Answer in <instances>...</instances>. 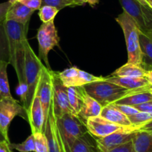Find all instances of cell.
<instances>
[{"label": "cell", "mask_w": 152, "mask_h": 152, "mask_svg": "<svg viewBox=\"0 0 152 152\" xmlns=\"http://www.w3.org/2000/svg\"><path fill=\"white\" fill-rule=\"evenodd\" d=\"M8 38L10 64L17 73L19 85H26L24 74V43L27 40L29 23L21 24L13 20L3 23Z\"/></svg>", "instance_id": "obj_1"}, {"label": "cell", "mask_w": 152, "mask_h": 152, "mask_svg": "<svg viewBox=\"0 0 152 152\" xmlns=\"http://www.w3.org/2000/svg\"><path fill=\"white\" fill-rule=\"evenodd\" d=\"M87 93L96 99L102 107L114 104L123 97L138 93V92L149 91L152 85L140 90H128L126 88L116 85L113 83L105 81H97L84 86Z\"/></svg>", "instance_id": "obj_2"}, {"label": "cell", "mask_w": 152, "mask_h": 152, "mask_svg": "<svg viewBox=\"0 0 152 152\" xmlns=\"http://www.w3.org/2000/svg\"><path fill=\"white\" fill-rule=\"evenodd\" d=\"M120 26L126 42L128 63L141 65V49L140 43V29L134 20L123 11L116 18Z\"/></svg>", "instance_id": "obj_3"}, {"label": "cell", "mask_w": 152, "mask_h": 152, "mask_svg": "<svg viewBox=\"0 0 152 152\" xmlns=\"http://www.w3.org/2000/svg\"><path fill=\"white\" fill-rule=\"evenodd\" d=\"M43 66L41 60L34 52L27 39L24 43V74L28 87L25 108L27 111L36 92Z\"/></svg>", "instance_id": "obj_4"}, {"label": "cell", "mask_w": 152, "mask_h": 152, "mask_svg": "<svg viewBox=\"0 0 152 152\" xmlns=\"http://www.w3.org/2000/svg\"><path fill=\"white\" fill-rule=\"evenodd\" d=\"M56 119L57 126L66 152H69L73 142L88 132L86 123L78 115L68 113Z\"/></svg>", "instance_id": "obj_5"}, {"label": "cell", "mask_w": 152, "mask_h": 152, "mask_svg": "<svg viewBox=\"0 0 152 152\" xmlns=\"http://www.w3.org/2000/svg\"><path fill=\"white\" fill-rule=\"evenodd\" d=\"M119 2L142 33L152 31V9L145 0H119Z\"/></svg>", "instance_id": "obj_6"}, {"label": "cell", "mask_w": 152, "mask_h": 152, "mask_svg": "<svg viewBox=\"0 0 152 152\" xmlns=\"http://www.w3.org/2000/svg\"><path fill=\"white\" fill-rule=\"evenodd\" d=\"M54 20L42 23L38 28L37 35L39 49L38 58L45 63V66L49 69H51V68L48 55L52 49L59 45L60 42V37L58 36V31L55 28Z\"/></svg>", "instance_id": "obj_7"}, {"label": "cell", "mask_w": 152, "mask_h": 152, "mask_svg": "<svg viewBox=\"0 0 152 152\" xmlns=\"http://www.w3.org/2000/svg\"><path fill=\"white\" fill-rule=\"evenodd\" d=\"M17 116L28 121L27 110L15 99H0V130L8 140L10 124Z\"/></svg>", "instance_id": "obj_8"}, {"label": "cell", "mask_w": 152, "mask_h": 152, "mask_svg": "<svg viewBox=\"0 0 152 152\" xmlns=\"http://www.w3.org/2000/svg\"><path fill=\"white\" fill-rule=\"evenodd\" d=\"M58 77L65 87H81L104 80V77L96 76L77 66H72L62 72H57Z\"/></svg>", "instance_id": "obj_9"}, {"label": "cell", "mask_w": 152, "mask_h": 152, "mask_svg": "<svg viewBox=\"0 0 152 152\" xmlns=\"http://www.w3.org/2000/svg\"><path fill=\"white\" fill-rule=\"evenodd\" d=\"M52 107L55 118L62 116L65 113H74L70 107L67 93V87L63 84L57 72L52 70Z\"/></svg>", "instance_id": "obj_10"}, {"label": "cell", "mask_w": 152, "mask_h": 152, "mask_svg": "<svg viewBox=\"0 0 152 152\" xmlns=\"http://www.w3.org/2000/svg\"><path fill=\"white\" fill-rule=\"evenodd\" d=\"M139 131L135 127H122L118 131L106 137L96 138L98 146L102 152H105L111 148L121 145L131 141L136 132Z\"/></svg>", "instance_id": "obj_11"}, {"label": "cell", "mask_w": 152, "mask_h": 152, "mask_svg": "<svg viewBox=\"0 0 152 152\" xmlns=\"http://www.w3.org/2000/svg\"><path fill=\"white\" fill-rule=\"evenodd\" d=\"M35 94L40 98L46 121L52 103V69H47L45 65L42 69Z\"/></svg>", "instance_id": "obj_12"}, {"label": "cell", "mask_w": 152, "mask_h": 152, "mask_svg": "<svg viewBox=\"0 0 152 152\" xmlns=\"http://www.w3.org/2000/svg\"><path fill=\"white\" fill-rule=\"evenodd\" d=\"M43 133L46 136L49 145V152H66L63 145L61 135L58 131L55 114H54L52 103L49 110V116L46 121Z\"/></svg>", "instance_id": "obj_13"}, {"label": "cell", "mask_w": 152, "mask_h": 152, "mask_svg": "<svg viewBox=\"0 0 152 152\" xmlns=\"http://www.w3.org/2000/svg\"><path fill=\"white\" fill-rule=\"evenodd\" d=\"M28 122L31 129V134L43 132L45 126V114L39 96L34 94L28 109Z\"/></svg>", "instance_id": "obj_14"}, {"label": "cell", "mask_w": 152, "mask_h": 152, "mask_svg": "<svg viewBox=\"0 0 152 152\" xmlns=\"http://www.w3.org/2000/svg\"><path fill=\"white\" fill-rule=\"evenodd\" d=\"M85 123L88 132L96 138L106 137L122 128L101 116L90 118L85 121Z\"/></svg>", "instance_id": "obj_15"}, {"label": "cell", "mask_w": 152, "mask_h": 152, "mask_svg": "<svg viewBox=\"0 0 152 152\" xmlns=\"http://www.w3.org/2000/svg\"><path fill=\"white\" fill-rule=\"evenodd\" d=\"M104 81L113 83L128 90H140L149 87L151 84L145 78H130V77H104Z\"/></svg>", "instance_id": "obj_16"}, {"label": "cell", "mask_w": 152, "mask_h": 152, "mask_svg": "<svg viewBox=\"0 0 152 152\" xmlns=\"http://www.w3.org/2000/svg\"><path fill=\"white\" fill-rule=\"evenodd\" d=\"M100 116L121 127H133L128 116L121 112L113 104L103 107Z\"/></svg>", "instance_id": "obj_17"}, {"label": "cell", "mask_w": 152, "mask_h": 152, "mask_svg": "<svg viewBox=\"0 0 152 152\" xmlns=\"http://www.w3.org/2000/svg\"><path fill=\"white\" fill-rule=\"evenodd\" d=\"M34 12V11L21 2H17L11 5L7 13L6 20H13L21 24H27Z\"/></svg>", "instance_id": "obj_18"}, {"label": "cell", "mask_w": 152, "mask_h": 152, "mask_svg": "<svg viewBox=\"0 0 152 152\" xmlns=\"http://www.w3.org/2000/svg\"><path fill=\"white\" fill-rule=\"evenodd\" d=\"M69 152H101V151L96 137L87 132L73 142Z\"/></svg>", "instance_id": "obj_19"}, {"label": "cell", "mask_w": 152, "mask_h": 152, "mask_svg": "<svg viewBox=\"0 0 152 152\" xmlns=\"http://www.w3.org/2000/svg\"><path fill=\"white\" fill-rule=\"evenodd\" d=\"M141 66L146 71L152 70V39L140 31Z\"/></svg>", "instance_id": "obj_20"}, {"label": "cell", "mask_w": 152, "mask_h": 152, "mask_svg": "<svg viewBox=\"0 0 152 152\" xmlns=\"http://www.w3.org/2000/svg\"><path fill=\"white\" fill-rule=\"evenodd\" d=\"M103 107L88 93H86L84 96V102L81 108L78 116L83 119L87 120L92 117L100 116Z\"/></svg>", "instance_id": "obj_21"}, {"label": "cell", "mask_w": 152, "mask_h": 152, "mask_svg": "<svg viewBox=\"0 0 152 152\" xmlns=\"http://www.w3.org/2000/svg\"><path fill=\"white\" fill-rule=\"evenodd\" d=\"M68 99L72 110L76 115H78L84 102V96L87 91L84 86L81 87H67Z\"/></svg>", "instance_id": "obj_22"}, {"label": "cell", "mask_w": 152, "mask_h": 152, "mask_svg": "<svg viewBox=\"0 0 152 152\" xmlns=\"http://www.w3.org/2000/svg\"><path fill=\"white\" fill-rule=\"evenodd\" d=\"M147 71L141 66L128 63L116 69L110 76L116 77H130V78H145Z\"/></svg>", "instance_id": "obj_23"}, {"label": "cell", "mask_w": 152, "mask_h": 152, "mask_svg": "<svg viewBox=\"0 0 152 152\" xmlns=\"http://www.w3.org/2000/svg\"><path fill=\"white\" fill-rule=\"evenodd\" d=\"M132 142L136 152H152V134L139 130Z\"/></svg>", "instance_id": "obj_24"}, {"label": "cell", "mask_w": 152, "mask_h": 152, "mask_svg": "<svg viewBox=\"0 0 152 152\" xmlns=\"http://www.w3.org/2000/svg\"><path fill=\"white\" fill-rule=\"evenodd\" d=\"M148 102H152V94L148 91H143L128 95L118 100L114 104H127L134 107Z\"/></svg>", "instance_id": "obj_25"}, {"label": "cell", "mask_w": 152, "mask_h": 152, "mask_svg": "<svg viewBox=\"0 0 152 152\" xmlns=\"http://www.w3.org/2000/svg\"><path fill=\"white\" fill-rule=\"evenodd\" d=\"M9 63L5 61H0V99H14L10 91V86L8 83L7 68Z\"/></svg>", "instance_id": "obj_26"}, {"label": "cell", "mask_w": 152, "mask_h": 152, "mask_svg": "<svg viewBox=\"0 0 152 152\" xmlns=\"http://www.w3.org/2000/svg\"><path fill=\"white\" fill-rule=\"evenodd\" d=\"M0 61H5L10 64L8 38L3 23L0 24Z\"/></svg>", "instance_id": "obj_27"}, {"label": "cell", "mask_w": 152, "mask_h": 152, "mask_svg": "<svg viewBox=\"0 0 152 152\" xmlns=\"http://www.w3.org/2000/svg\"><path fill=\"white\" fill-rule=\"evenodd\" d=\"M128 119L133 127L140 129L142 126L152 120V113L139 111L137 113L134 114L133 116H128Z\"/></svg>", "instance_id": "obj_28"}, {"label": "cell", "mask_w": 152, "mask_h": 152, "mask_svg": "<svg viewBox=\"0 0 152 152\" xmlns=\"http://www.w3.org/2000/svg\"><path fill=\"white\" fill-rule=\"evenodd\" d=\"M10 146L12 149H15L20 152H34L35 145L33 134H31L23 142L10 143Z\"/></svg>", "instance_id": "obj_29"}, {"label": "cell", "mask_w": 152, "mask_h": 152, "mask_svg": "<svg viewBox=\"0 0 152 152\" xmlns=\"http://www.w3.org/2000/svg\"><path fill=\"white\" fill-rule=\"evenodd\" d=\"M58 12H59V10L55 7L44 5V6H41V8L39 9L38 15H39L40 20L45 23L55 20Z\"/></svg>", "instance_id": "obj_30"}, {"label": "cell", "mask_w": 152, "mask_h": 152, "mask_svg": "<svg viewBox=\"0 0 152 152\" xmlns=\"http://www.w3.org/2000/svg\"><path fill=\"white\" fill-rule=\"evenodd\" d=\"M34 152H49V145L46 136L43 132L34 133Z\"/></svg>", "instance_id": "obj_31"}, {"label": "cell", "mask_w": 152, "mask_h": 152, "mask_svg": "<svg viewBox=\"0 0 152 152\" xmlns=\"http://www.w3.org/2000/svg\"><path fill=\"white\" fill-rule=\"evenodd\" d=\"M44 5L55 7L59 11L66 7L78 6V5L72 0H42V6Z\"/></svg>", "instance_id": "obj_32"}, {"label": "cell", "mask_w": 152, "mask_h": 152, "mask_svg": "<svg viewBox=\"0 0 152 152\" xmlns=\"http://www.w3.org/2000/svg\"><path fill=\"white\" fill-rule=\"evenodd\" d=\"M105 152H136L132 140L121 145L111 148Z\"/></svg>", "instance_id": "obj_33"}, {"label": "cell", "mask_w": 152, "mask_h": 152, "mask_svg": "<svg viewBox=\"0 0 152 152\" xmlns=\"http://www.w3.org/2000/svg\"><path fill=\"white\" fill-rule=\"evenodd\" d=\"M116 108L119 110L122 113H123L125 115L127 116H133L134 114L137 113L139 112L138 110L136 109L134 107L130 106V105L127 104H113Z\"/></svg>", "instance_id": "obj_34"}, {"label": "cell", "mask_w": 152, "mask_h": 152, "mask_svg": "<svg viewBox=\"0 0 152 152\" xmlns=\"http://www.w3.org/2000/svg\"><path fill=\"white\" fill-rule=\"evenodd\" d=\"M20 2L34 11L40 9L42 6V0H20Z\"/></svg>", "instance_id": "obj_35"}, {"label": "cell", "mask_w": 152, "mask_h": 152, "mask_svg": "<svg viewBox=\"0 0 152 152\" xmlns=\"http://www.w3.org/2000/svg\"><path fill=\"white\" fill-rule=\"evenodd\" d=\"M12 4L8 1V2H3V3H0V24L3 23L6 20L7 13L8 10L11 8Z\"/></svg>", "instance_id": "obj_36"}, {"label": "cell", "mask_w": 152, "mask_h": 152, "mask_svg": "<svg viewBox=\"0 0 152 152\" xmlns=\"http://www.w3.org/2000/svg\"><path fill=\"white\" fill-rule=\"evenodd\" d=\"M134 107L141 112L152 113V102H145V103L141 104L140 105L134 106Z\"/></svg>", "instance_id": "obj_37"}, {"label": "cell", "mask_w": 152, "mask_h": 152, "mask_svg": "<svg viewBox=\"0 0 152 152\" xmlns=\"http://www.w3.org/2000/svg\"><path fill=\"white\" fill-rule=\"evenodd\" d=\"M11 142L3 141L0 142V152H13L10 146Z\"/></svg>", "instance_id": "obj_38"}, {"label": "cell", "mask_w": 152, "mask_h": 152, "mask_svg": "<svg viewBox=\"0 0 152 152\" xmlns=\"http://www.w3.org/2000/svg\"><path fill=\"white\" fill-rule=\"evenodd\" d=\"M139 130H140V131H146V132L152 134V120H151L150 122H148V123H146L145 125L142 126Z\"/></svg>", "instance_id": "obj_39"}, {"label": "cell", "mask_w": 152, "mask_h": 152, "mask_svg": "<svg viewBox=\"0 0 152 152\" xmlns=\"http://www.w3.org/2000/svg\"><path fill=\"white\" fill-rule=\"evenodd\" d=\"M145 78L146 80L148 81L149 84H150L151 85H152V70L147 71V72H146V75Z\"/></svg>", "instance_id": "obj_40"}, {"label": "cell", "mask_w": 152, "mask_h": 152, "mask_svg": "<svg viewBox=\"0 0 152 152\" xmlns=\"http://www.w3.org/2000/svg\"><path fill=\"white\" fill-rule=\"evenodd\" d=\"M73 2H75L78 5H83L85 3H90V0H72Z\"/></svg>", "instance_id": "obj_41"}, {"label": "cell", "mask_w": 152, "mask_h": 152, "mask_svg": "<svg viewBox=\"0 0 152 152\" xmlns=\"http://www.w3.org/2000/svg\"><path fill=\"white\" fill-rule=\"evenodd\" d=\"M3 141H8V142H10L9 140H8L6 139V137H5V135L3 134V133L1 131V130H0V142H3Z\"/></svg>", "instance_id": "obj_42"}, {"label": "cell", "mask_w": 152, "mask_h": 152, "mask_svg": "<svg viewBox=\"0 0 152 152\" xmlns=\"http://www.w3.org/2000/svg\"><path fill=\"white\" fill-rule=\"evenodd\" d=\"M145 1L146 3H147L152 9V0H145Z\"/></svg>", "instance_id": "obj_43"}, {"label": "cell", "mask_w": 152, "mask_h": 152, "mask_svg": "<svg viewBox=\"0 0 152 152\" xmlns=\"http://www.w3.org/2000/svg\"><path fill=\"white\" fill-rule=\"evenodd\" d=\"M20 0H9V2H11V4H14L17 2H20Z\"/></svg>", "instance_id": "obj_44"}, {"label": "cell", "mask_w": 152, "mask_h": 152, "mask_svg": "<svg viewBox=\"0 0 152 152\" xmlns=\"http://www.w3.org/2000/svg\"><path fill=\"white\" fill-rule=\"evenodd\" d=\"M146 35H147V36H148L149 37L151 38V39H152V31H150L149 33L146 34Z\"/></svg>", "instance_id": "obj_45"}, {"label": "cell", "mask_w": 152, "mask_h": 152, "mask_svg": "<svg viewBox=\"0 0 152 152\" xmlns=\"http://www.w3.org/2000/svg\"><path fill=\"white\" fill-rule=\"evenodd\" d=\"M149 93H151V94H152V87H151V88H150V90H149Z\"/></svg>", "instance_id": "obj_46"}, {"label": "cell", "mask_w": 152, "mask_h": 152, "mask_svg": "<svg viewBox=\"0 0 152 152\" xmlns=\"http://www.w3.org/2000/svg\"><path fill=\"white\" fill-rule=\"evenodd\" d=\"M0 94H1V92H0Z\"/></svg>", "instance_id": "obj_47"}, {"label": "cell", "mask_w": 152, "mask_h": 152, "mask_svg": "<svg viewBox=\"0 0 152 152\" xmlns=\"http://www.w3.org/2000/svg\"><path fill=\"white\" fill-rule=\"evenodd\" d=\"M101 152H102V151H101Z\"/></svg>", "instance_id": "obj_48"}]
</instances>
